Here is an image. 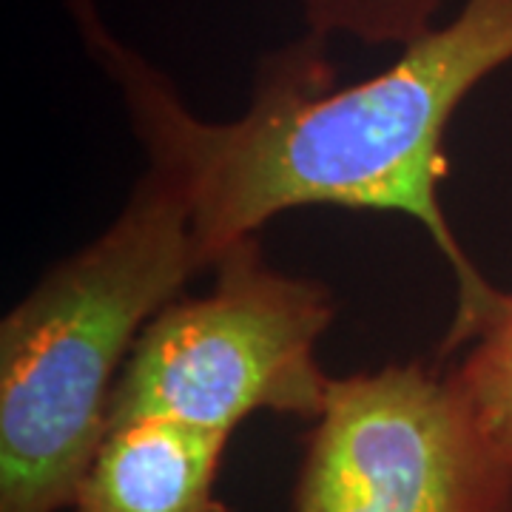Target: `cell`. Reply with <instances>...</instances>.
I'll return each mask as SVG.
<instances>
[{
  "instance_id": "obj_1",
  "label": "cell",
  "mask_w": 512,
  "mask_h": 512,
  "mask_svg": "<svg viewBox=\"0 0 512 512\" xmlns=\"http://www.w3.org/2000/svg\"><path fill=\"white\" fill-rule=\"evenodd\" d=\"M92 57L120 86L148 163L183 185L205 251L217 256L305 205L402 214L419 222L456 279V319L441 356L464 348L493 285L461 248L441 205L444 137L484 77L512 60V0H464L456 18L402 46L387 69L336 83L328 40L308 35L265 55L245 114L208 123L171 80L69 0Z\"/></svg>"
},
{
  "instance_id": "obj_2",
  "label": "cell",
  "mask_w": 512,
  "mask_h": 512,
  "mask_svg": "<svg viewBox=\"0 0 512 512\" xmlns=\"http://www.w3.org/2000/svg\"><path fill=\"white\" fill-rule=\"evenodd\" d=\"M183 185L148 163L126 208L0 325V512L74 504L146 325L211 271Z\"/></svg>"
},
{
  "instance_id": "obj_3",
  "label": "cell",
  "mask_w": 512,
  "mask_h": 512,
  "mask_svg": "<svg viewBox=\"0 0 512 512\" xmlns=\"http://www.w3.org/2000/svg\"><path fill=\"white\" fill-rule=\"evenodd\" d=\"M211 271V291L174 299L140 333L109 427L171 419L231 439L254 413H322L330 376L316 345L336 316L333 291L276 271L256 234L228 245Z\"/></svg>"
},
{
  "instance_id": "obj_4",
  "label": "cell",
  "mask_w": 512,
  "mask_h": 512,
  "mask_svg": "<svg viewBox=\"0 0 512 512\" xmlns=\"http://www.w3.org/2000/svg\"><path fill=\"white\" fill-rule=\"evenodd\" d=\"M296 512H512V458L453 367L396 362L330 379Z\"/></svg>"
},
{
  "instance_id": "obj_5",
  "label": "cell",
  "mask_w": 512,
  "mask_h": 512,
  "mask_svg": "<svg viewBox=\"0 0 512 512\" xmlns=\"http://www.w3.org/2000/svg\"><path fill=\"white\" fill-rule=\"evenodd\" d=\"M228 436L171 419L111 424L74 512H231L217 495Z\"/></svg>"
},
{
  "instance_id": "obj_6",
  "label": "cell",
  "mask_w": 512,
  "mask_h": 512,
  "mask_svg": "<svg viewBox=\"0 0 512 512\" xmlns=\"http://www.w3.org/2000/svg\"><path fill=\"white\" fill-rule=\"evenodd\" d=\"M461 362V390L493 441L512 458V293L493 288L478 311Z\"/></svg>"
},
{
  "instance_id": "obj_7",
  "label": "cell",
  "mask_w": 512,
  "mask_h": 512,
  "mask_svg": "<svg viewBox=\"0 0 512 512\" xmlns=\"http://www.w3.org/2000/svg\"><path fill=\"white\" fill-rule=\"evenodd\" d=\"M308 32L353 37L365 46H407L439 26L444 0H296Z\"/></svg>"
}]
</instances>
